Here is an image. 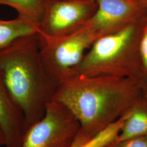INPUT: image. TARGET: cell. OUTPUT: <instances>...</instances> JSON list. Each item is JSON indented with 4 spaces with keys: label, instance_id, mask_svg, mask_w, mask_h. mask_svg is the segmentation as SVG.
I'll use <instances>...</instances> for the list:
<instances>
[{
    "label": "cell",
    "instance_id": "obj_3",
    "mask_svg": "<svg viewBox=\"0 0 147 147\" xmlns=\"http://www.w3.org/2000/svg\"><path fill=\"white\" fill-rule=\"evenodd\" d=\"M147 22L146 16L119 31L98 39L70 77H126L135 80L142 87L140 44Z\"/></svg>",
    "mask_w": 147,
    "mask_h": 147
},
{
    "label": "cell",
    "instance_id": "obj_17",
    "mask_svg": "<svg viewBox=\"0 0 147 147\" xmlns=\"http://www.w3.org/2000/svg\"><path fill=\"white\" fill-rule=\"evenodd\" d=\"M144 96L147 99V90L144 93Z\"/></svg>",
    "mask_w": 147,
    "mask_h": 147
},
{
    "label": "cell",
    "instance_id": "obj_8",
    "mask_svg": "<svg viewBox=\"0 0 147 147\" xmlns=\"http://www.w3.org/2000/svg\"><path fill=\"white\" fill-rule=\"evenodd\" d=\"M0 127L5 147H20L26 134L23 111L13 99L0 75Z\"/></svg>",
    "mask_w": 147,
    "mask_h": 147
},
{
    "label": "cell",
    "instance_id": "obj_1",
    "mask_svg": "<svg viewBox=\"0 0 147 147\" xmlns=\"http://www.w3.org/2000/svg\"><path fill=\"white\" fill-rule=\"evenodd\" d=\"M143 95L140 84L129 78L76 75L59 84L53 100L79 121L80 129L72 146L79 147L125 114Z\"/></svg>",
    "mask_w": 147,
    "mask_h": 147
},
{
    "label": "cell",
    "instance_id": "obj_9",
    "mask_svg": "<svg viewBox=\"0 0 147 147\" xmlns=\"http://www.w3.org/2000/svg\"><path fill=\"white\" fill-rule=\"evenodd\" d=\"M143 135H147V99L144 95L132 107L130 114L114 143Z\"/></svg>",
    "mask_w": 147,
    "mask_h": 147
},
{
    "label": "cell",
    "instance_id": "obj_14",
    "mask_svg": "<svg viewBox=\"0 0 147 147\" xmlns=\"http://www.w3.org/2000/svg\"><path fill=\"white\" fill-rule=\"evenodd\" d=\"M107 147H147V135L128 138Z\"/></svg>",
    "mask_w": 147,
    "mask_h": 147
},
{
    "label": "cell",
    "instance_id": "obj_7",
    "mask_svg": "<svg viewBox=\"0 0 147 147\" xmlns=\"http://www.w3.org/2000/svg\"><path fill=\"white\" fill-rule=\"evenodd\" d=\"M98 8L87 22L101 37L116 33L147 16V8L135 0H95Z\"/></svg>",
    "mask_w": 147,
    "mask_h": 147
},
{
    "label": "cell",
    "instance_id": "obj_5",
    "mask_svg": "<svg viewBox=\"0 0 147 147\" xmlns=\"http://www.w3.org/2000/svg\"><path fill=\"white\" fill-rule=\"evenodd\" d=\"M80 129L70 111L53 100L44 118L27 131L20 147H72Z\"/></svg>",
    "mask_w": 147,
    "mask_h": 147
},
{
    "label": "cell",
    "instance_id": "obj_19",
    "mask_svg": "<svg viewBox=\"0 0 147 147\" xmlns=\"http://www.w3.org/2000/svg\"><path fill=\"white\" fill-rule=\"evenodd\" d=\"M42 1H44V2H45V0H42Z\"/></svg>",
    "mask_w": 147,
    "mask_h": 147
},
{
    "label": "cell",
    "instance_id": "obj_4",
    "mask_svg": "<svg viewBox=\"0 0 147 147\" xmlns=\"http://www.w3.org/2000/svg\"><path fill=\"white\" fill-rule=\"evenodd\" d=\"M39 56L47 76L58 86L69 78L100 34L86 24L62 36H50L38 32Z\"/></svg>",
    "mask_w": 147,
    "mask_h": 147
},
{
    "label": "cell",
    "instance_id": "obj_2",
    "mask_svg": "<svg viewBox=\"0 0 147 147\" xmlns=\"http://www.w3.org/2000/svg\"><path fill=\"white\" fill-rule=\"evenodd\" d=\"M0 75L23 111L27 132L44 118L58 87L42 68L37 33L0 49Z\"/></svg>",
    "mask_w": 147,
    "mask_h": 147
},
{
    "label": "cell",
    "instance_id": "obj_13",
    "mask_svg": "<svg viewBox=\"0 0 147 147\" xmlns=\"http://www.w3.org/2000/svg\"><path fill=\"white\" fill-rule=\"evenodd\" d=\"M140 55L142 68V87L144 93L147 90V22L140 42Z\"/></svg>",
    "mask_w": 147,
    "mask_h": 147
},
{
    "label": "cell",
    "instance_id": "obj_11",
    "mask_svg": "<svg viewBox=\"0 0 147 147\" xmlns=\"http://www.w3.org/2000/svg\"><path fill=\"white\" fill-rule=\"evenodd\" d=\"M132 108V107H131ZM131 108L118 119L106 126L89 141L79 147H107L116 142Z\"/></svg>",
    "mask_w": 147,
    "mask_h": 147
},
{
    "label": "cell",
    "instance_id": "obj_10",
    "mask_svg": "<svg viewBox=\"0 0 147 147\" xmlns=\"http://www.w3.org/2000/svg\"><path fill=\"white\" fill-rule=\"evenodd\" d=\"M38 26L39 23L19 15L11 20H0V49L20 37L37 33Z\"/></svg>",
    "mask_w": 147,
    "mask_h": 147
},
{
    "label": "cell",
    "instance_id": "obj_16",
    "mask_svg": "<svg viewBox=\"0 0 147 147\" xmlns=\"http://www.w3.org/2000/svg\"><path fill=\"white\" fill-rule=\"evenodd\" d=\"M147 8V0H135Z\"/></svg>",
    "mask_w": 147,
    "mask_h": 147
},
{
    "label": "cell",
    "instance_id": "obj_18",
    "mask_svg": "<svg viewBox=\"0 0 147 147\" xmlns=\"http://www.w3.org/2000/svg\"><path fill=\"white\" fill-rule=\"evenodd\" d=\"M90 1H95V0H90Z\"/></svg>",
    "mask_w": 147,
    "mask_h": 147
},
{
    "label": "cell",
    "instance_id": "obj_12",
    "mask_svg": "<svg viewBox=\"0 0 147 147\" xmlns=\"http://www.w3.org/2000/svg\"><path fill=\"white\" fill-rule=\"evenodd\" d=\"M0 5H9L24 16L39 24L44 11L42 0H0Z\"/></svg>",
    "mask_w": 147,
    "mask_h": 147
},
{
    "label": "cell",
    "instance_id": "obj_6",
    "mask_svg": "<svg viewBox=\"0 0 147 147\" xmlns=\"http://www.w3.org/2000/svg\"><path fill=\"white\" fill-rule=\"evenodd\" d=\"M98 5L90 0H45L38 32L62 36L78 30L94 14Z\"/></svg>",
    "mask_w": 147,
    "mask_h": 147
},
{
    "label": "cell",
    "instance_id": "obj_15",
    "mask_svg": "<svg viewBox=\"0 0 147 147\" xmlns=\"http://www.w3.org/2000/svg\"><path fill=\"white\" fill-rule=\"evenodd\" d=\"M5 138L3 133L0 127V147H5Z\"/></svg>",
    "mask_w": 147,
    "mask_h": 147
}]
</instances>
